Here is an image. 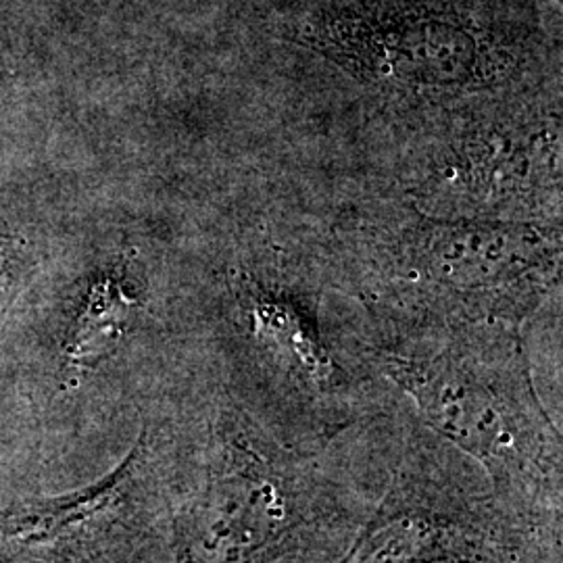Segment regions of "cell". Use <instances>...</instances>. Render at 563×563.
<instances>
[{
  "label": "cell",
  "instance_id": "cell-1",
  "mask_svg": "<svg viewBox=\"0 0 563 563\" xmlns=\"http://www.w3.org/2000/svg\"><path fill=\"white\" fill-rule=\"evenodd\" d=\"M386 363L423 422L484 463L504 495L532 509L560 501V434L514 336L488 332L432 357L388 355Z\"/></svg>",
  "mask_w": 563,
  "mask_h": 563
},
{
  "label": "cell",
  "instance_id": "cell-2",
  "mask_svg": "<svg viewBox=\"0 0 563 563\" xmlns=\"http://www.w3.org/2000/svg\"><path fill=\"white\" fill-rule=\"evenodd\" d=\"M305 493L288 457L234 423L216 444L178 563L272 560L305 523Z\"/></svg>",
  "mask_w": 563,
  "mask_h": 563
},
{
  "label": "cell",
  "instance_id": "cell-3",
  "mask_svg": "<svg viewBox=\"0 0 563 563\" xmlns=\"http://www.w3.org/2000/svg\"><path fill=\"white\" fill-rule=\"evenodd\" d=\"M313 42L376 80L457 86L476 76L484 46L472 21L426 4L346 9L316 21Z\"/></svg>",
  "mask_w": 563,
  "mask_h": 563
},
{
  "label": "cell",
  "instance_id": "cell-4",
  "mask_svg": "<svg viewBox=\"0 0 563 563\" xmlns=\"http://www.w3.org/2000/svg\"><path fill=\"white\" fill-rule=\"evenodd\" d=\"M481 507L422 472L401 470L339 563H507V544Z\"/></svg>",
  "mask_w": 563,
  "mask_h": 563
},
{
  "label": "cell",
  "instance_id": "cell-5",
  "mask_svg": "<svg viewBox=\"0 0 563 563\" xmlns=\"http://www.w3.org/2000/svg\"><path fill=\"white\" fill-rule=\"evenodd\" d=\"M242 307L255 339L305 393L325 395L339 388L341 369L307 307L257 288L246 292Z\"/></svg>",
  "mask_w": 563,
  "mask_h": 563
},
{
  "label": "cell",
  "instance_id": "cell-6",
  "mask_svg": "<svg viewBox=\"0 0 563 563\" xmlns=\"http://www.w3.org/2000/svg\"><path fill=\"white\" fill-rule=\"evenodd\" d=\"M136 301L115 280H102L90 290L67 351V365L81 374L109 355L125 330Z\"/></svg>",
  "mask_w": 563,
  "mask_h": 563
}]
</instances>
